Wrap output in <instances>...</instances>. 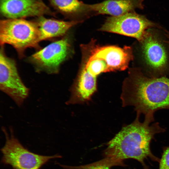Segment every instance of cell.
<instances>
[{"mask_svg": "<svg viewBox=\"0 0 169 169\" xmlns=\"http://www.w3.org/2000/svg\"><path fill=\"white\" fill-rule=\"evenodd\" d=\"M85 169H110V168L108 165H101L89 167Z\"/></svg>", "mask_w": 169, "mask_h": 169, "instance_id": "e0dca14e", "label": "cell"}, {"mask_svg": "<svg viewBox=\"0 0 169 169\" xmlns=\"http://www.w3.org/2000/svg\"><path fill=\"white\" fill-rule=\"evenodd\" d=\"M0 1L1 13L7 18L55 15L42 0H0Z\"/></svg>", "mask_w": 169, "mask_h": 169, "instance_id": "9c48e42d", "label": "cell"}, {"mask_svg": "<svg viewBox=\"0 0 169 169\" xmlns=\"http://www.w3.org/2000/svg\"><path fill=\"white\" fill-rule=\"evenodd\" d=\"M90 56L103 60L107 65L108 72L125 70L133 59L132 49L127 46L122 48L115 46L98 47L93 50Z\"/></svg>", "mask_w": 169, "mask_h": 169, "instance_id": "30bf717a", "label": "cell"}, {"mask_svg": "<svg viewBox=\"0 0 169 169\" xmlns=\"http://www.w3.org/2000/svg\"><path fill=\"white\" fill-rule=\"evenodd\" d=\"M164 34L166 39L164 41L165 43L167 44L169 48V31L166 30H164Z\"/></svg>", "mask_w": 169, "mask_h": 169, "instance_id": "ac0fdd59", "label": "cell"}, {"mask_svg": "<svg viewBox=\"0 0 169 169\" xmlns=\"http://www.w3.org/2000/svg\"><path fill=\"white\" fill-rule=\"evenodd\" d=\"M38 17L36 21L38 27L41 41L64 35L73 26L80 21H63Z\"/></svg>", "mask_w": 169, "mask_h": 169, "instance_id": "4fadbf2b", "label": "cell"}, {"mask_svg": "<svg viewBox=\"0 0 169 169\" xmlns=\"http://www.w3.org/2000/svg\"><path fill=\"white\" fill-rule=\"evenodd\" d=\"M96 77L84 67L76 82L70 89L67 105L80 103L90 99L97 89Z\"/></svg>", "mask_w": 169, "mask_h": 169, "instance_id": "8fae6325", "label": "cell"}, {"mask_svg": "<svg viewBox=\"0 0 169 169\" xmlns=\"http://www.w3.org/2000/svg\"><path fill=\"white\" fill-rule=\"evenodd\" d=\"M143 0H106L89 4L92 12L96 14L118 16L133 11L136 9H143Z\"/></svg>", "mask_w": 169, "mask_h": 169, "instance_id": "7c38bea8", "label": "cell"}, {"mask_svg": "<svg viewBox=\"0 0 169 169\" xmlns=\"http://www.w3.org/2000/svg\"><path fill=\"white\" fill-rule=\"evenodd\" d=\"M0 89L19 107L30 93L19 75L15 62L6 55L3 46H1L0 52Z\"/></svg>", "mask_w": 169, "mask_h": 169, "instance_id": "5b68a950", "label": "cell"}, {"mask_svg": "<svg viewBox=\"0 0 169 169\" xmlns=\"http://www.w3.org/2000/svg\"><path fill=\"white\" fill-rule=\"evenodd\" d=\"M162 150L159 169H169V146H163Z\"/></svg>", "mask_w": 169, "mask_h": 169, "instance_id": "2e32d148", "label": "cell"}, {"mask_svg": "<svg viewBox=\"0 0 169 169\" xmlns=\"http://www.w3.org/2000/svg\"><path fill=\"white\" fill-rule=\"evenodd\" d=\"M140 115L136 114L134 120L124 126L108 142L105 154L108 161L122 164L124 160L132 159L138 161L144 169H149L145 162L148 159L159 163L160 158L152 153L151 143L155 135L166 130L158 122L151 124L154 116H145L141 122Z\"/></svg>", "mask_w": 169, "mask_h": 169, "instance_id": "6da1fadb", "label": "cell"}, {"mask_svg": "<svg viewBox=\"0 0 169 169\" xmlns=\"http://www.w3.org/2000/svg\"><path fill=\"white\" fill-rule=\"evenodd\" d=\"M40 41V32L36 22L24 18H7L0 21L1 46L11 45L20 57L28 48L38 47Z\"/></svg>", "mask_w": 169, "mask_h": 169, "instance_id": "3957f363", "label": "cell"}, {"mask_svg": "<svg viewBox=\"0 0 169 169\" xmlns=\"http://www.w3.org/2000/svg\"><path fill=\"white\" fill-rule=\"evenodd\" d=\"M155 27L158 26L145 16L133 11L108 18L100 30L134 38L139 42L147 30Z\"/></svg>", "mask_w": 169, "mask_h": 169, "instance_id": "8992f818", "label": "cell"}, {"mask_svg": "<svg viewBox=\"0 0 169 169\" xmlns=\"http://www.w3.org/2000/svg\"><path fill=\"white\" fill-rule=\"evenodd\" d=\"M120 98L123 107L133 106L136 114L154 115L161 109H169V78L146 75L133 69L123 83Z\"/></svg>", "mask_w": 169, "mask_h": 169, "instance_id": "7a4b0ae2", "label": "cell"}, {"mask_svg": "<svg viewBox=\"0 0 169 169\" xmlns=\"http://www.w3.org/2000/svg\"><path fill=\"white\" fill-rule=\"evenodd\" d=\"M84 67L90 73L96 77L102 73L108 72L105 62L99 58L90 56Z\"/></svg>", "mask_w": 169, "mask_h": 169, "instance_id": "9a60e30c", "label": "cell"}, {"mask_svg": "<svg viewBox=\"0 0 169 169\" xmlns=\"http://www.w3.org/2000/svg\"><path fill=\"white\" fill-rule=\"evenodd\" d=\"M2 129L5 142L1 149L3 154L1 162L10 165L13 169H39L50 160L61 157L57 154L47 156L32 152L21 144L15 136L12 130L9 133L5 128Z\"/></svg>", "mask_w": 169, "mask_h": 169, "instance_id": "277c9868", "label": "cell"}, {"mask_svg": "<svg viewBox=\"0 0 169 169\" xmlns=\"http://www.w3.org/2000/svg\"><path fill=\"white\" fill-rule=\"evenodd\" d=\"M139 42L144 60L151 71L149 76H163L168 59L163 42L157 34L149 29Z\"/></svg>", "mask_w": 169, "mask_h": 169, "instance_id": "ba28073f", "label": "cell"}, {"mask_svg": "<svg viewBox=\"0 0 169 169\" xmlns=\"http://www.w3.org/2000/svg\"><path fill=\"white\" fill-rule=\"evenodd\" d=\"M53 7L63 15L72 16L91 12L89 4L78 0H49Z\"/></svg>", "mask_w": 169, "mask_h": 169, "instance_id": "5bb4252c", "label": "cell"}, {"mask_svg": "<svg viewBox=\"0 0 169 169\" xmlns=\"http://www.w3.org/2000/svg\"><path fill=\"white\" fill-rule=\"evenodd\" d=\"M70 46L68 38H63L40 49L32 55L29 60L38 72L57 74L69 55Z\"/></svg>", "mask_w": 169, "mask_h": 169, "instance_id": "52a82bcc", "label": "cell"}]
</instances>
